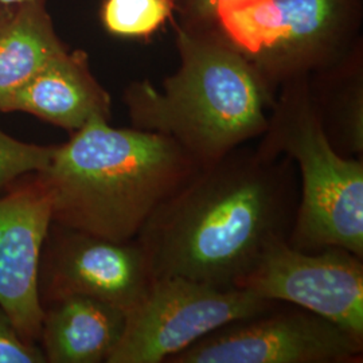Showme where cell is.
<instances>
[{
	"label": "cell",
	"mask_w": 363,
	"mask_h": 363,
	"mask_svg": "<svg viewBox=\"0 0 363 363\" xmlns=\"http://www.w3.org/2000/svg\"><path fill=\"white\" fill-rule=\"evenodd\" d=\"M298 205L294 160L241 145L201 167L156 208L135 240L154 279L181 276L237 288L265 247L288 241Z\"/></svg>",
	"instance_id": "1"
},
{
	"label": "cell",
	"mask_w": 363,
	"mask_h": 363,
	"mask_svg": "<svg viewBox=\"0 0 363 363\" xmlns=\"http://www.w3.org/2000/svg\"><path fill=\"white\" fill-rule=\"evenodd\" d=\"M199 169L166 135L93 118L54 145L35 174L50 196L54 223L124 242Z\"/></svg>",
	"instance_id": "2"
},
{
	"label": "cell",
	"mask_w": 363,
	"mask_h": 363,
	"mask_svg": "<svg viewBox=\"0 0 363 363\" xmlns=\"http://www.w3.org/2000/svg\"><path fill=\"white\" fill-rule=\"evenodd\" d=\"M174 28L178 69L160 86L132 81L123 101L133 128L169 136L206 167L262 136L276 93L217 30Z\"/></svg>",
	"instance_id": "3"
},
{
	"label": "cell",
	"mask_w": 363,
	"mask_h": 363,
	"mask_svg": "<svg viewBox=\"0 0 363 363\" xmlns=\"http://www.w3.org/2000/svg\"><path fill=\"white\" fill-rule=\"evenodd\" d=\"M256 150L268 157L289 156L298 169V213L288 244L306 252L345 247L363 257V157L339 155L328 143L308 76L279 88Z\"/></svg>",
	"instance_id": "4"
},
{
	"label": "cell",
	"mask_w": 363,
	"mask_h": 363,
	"mask_svg": "<svg viewBox=\"0 0 363 363\" xmlns=\"http://www.w3.org/2000/svg\"><path fill=\"white\" fill-rule=\"evenodd\" d=\"M363 0H235L216 30L271 91L337 61L362 37Z\"/></svg>",
	"instance_id": "5"
},
{
	"label": "cell",
	"mask_w": 363,
	"mask_h": 363,
	"mask_svg": "<svg viewBox=\"0 0 363 363\" xmlns=\"http://www.w3.org/2000/svg\"><path fill=\"white\" fill-rule=\"evenodd\" d=\"M277 303L242 288L181 276L157 277L127 313L123 337L106 363H167L222 325L267 311Z\"/></svg>",
	"instance_id": "6"
},
{
	"label": "cell",
	"mask_w": 363,
	"mask_h": 363,
	"mask_svg": "<svg viewBox=\"0 0 363 363\" xmlns=\"http://www.w3.org/2000/svg\"><path fill=\"white\" fill-rule=\"evenodd\" d=\"M363 337L288 303L222 325L167 363H361Z\"/></svg>",
	"instance_id": "7"
},
{
	"label": "cell",
	"mask_w": 363,
	"mask_h": 363,
	"mask_svg": "<svg viewBox=\"0 0 363 363\" xmlns=\"http://www.w3.org/2000/svg\"><path fill=\"white\" fill-rule=\"evenodd\" d=\"M237 288L298 306L363 337V257L345 247L306 252L274 241Z\"/></svg>",
	"instance_id": "8"
},
{
	"label": "cell",
	"mask_w": 363,
	"mask_h": 363,
	"mask_svg": "<svg viewBox=\"0 0 363 363\" xmlns=\"http://www.w3.org/2000/svg\"><path fill=\"white\" fill-rule=\"evenodd\" d=\"M154 280L143 247L136 240L112 241L52 222L39 261L42 304L81 295L128 313Z\"/></svg>",
	"instance_id": "9"
},
{
	"label": "cell",
	"mask_w": 363,
	"mask_h": 363,
	"mask_svg": "<svg viewBox=\"0 0 363 363\" xmlns=\"http://www.w3.org/2000/svg\"><path fill=\"white\" fill-rule=\"evenodd\" d=\"M52 223V201L37 174L0 195V307L35 345L43 318L39 261Z\"/></svg>",
	"instance_id": "10"
},
{
	"label": "cell",
	"mask_w": 363,
	"mask_h": 363,
	"mask_svg": "<svg viewBox=\"0 0 363 363\" xmlns=\"http://www.w3.org/2000/svg\"><path fill=\"white\" fill-rule=\"evenodd\" d=\"M23 112L76 132L93 118H112V97L93 74L89 54L67 49L1 106L0 113Z\"/></svg>",
	"instance_id": "11"
},
{
	"label": "cell",
	"mask_w": 363,
	"mask_h": 363,
	"mask_svg": "<svg viewBox=\"0 0 363 363\" xmlns=\"http://www.w3.org/2000/svg\"><path fill=\"white\" fill-rule=\"evenodd\" d=\"M42 307L38 346L46 363L106 362L125 328L127 312L97 298L67 295Z\"/></svg>",
	"instance_id": "12"
},
{
	"label": "cell",
	"mask_w": 363,
	"mask_h": 363,
	"mask_svg": "<svg viewBox=\"0 0 363 363\" xmlns=\"http://www.w3.org/2000/svg\"><path fill=\"white\" fill-rule=\"evenodd\" d=\"M308 91L328 143L339 155L363 157V38L311 73Z\"/></svg>",
	"instance_id": "13"
},
{
	"label": "cell",
	"mask_w": 363,
	"mask_h": 363,
	"mask_svg": "<svg viewBox=\"0 0 363 363\" xmlns=\"http://www.w3.org/2000/svg\"><path fill=\"white\" fill-rule=\"evenodd\" d=\"M46 4L43 0L21 3L0 26V111L54 57L69 49Z\"/></svg>",
	"instance_id": "14"
},
{
	"label": "cell",
	"mask_w": 363,
	"mask_h": 363,
	"mask_svg": "<svg viewBox=\"0 0 363 363\" xmlns=\"http://www.w3.org/2000/svg\"><path fill=\"white\" fill-rule=\"evenodd\" d=\"M105 31L120 39L150 40L156 33L172 23L174 0H103L99 10Z\"/></svg>",
	"instance_id": "15"
},
{
	"label": "cell",
	"mask_w": 363,
	"mask_h": 363,
	"mask_svg": "<svg viewBox=\"0 0 363 363\" xmlns=\"http://www.w3.org/2000/svg\"><path fill=\"white\" fill-rule=\"evenodd\" d=\"M52 147L21 142L0 128V195L27 175L45 169Z\"/></svg>",
	"instance_id": "16"
},
{
	"label": "cell",
	"mask_w": 363,
	"mask_h": 363,
	"mask_svg": "<svg viewBox=\"0 0 363 363\" xmlns=\"http://www.w3.org/2000/svg\"><path fill=\"white\" fill-rule=\"evenodd\" d=\"M0 363H46L38 345L27 342L0 307Z\"/></svg>",
	"instance_id": "17"
},
{
	"label": "cell",
	"mask_w": 363,
	"mask_h": 363,
	"mask_svg": "<svg viewBox=\"0 0 363 363\" xmlns=\"http://www.w3.org/2000/svg\"><path fill=\"white\" fill-rule=\"evenodd\" d=\"M174 25L191 30H216V18L220 9L235 0H174Z\"/></svg>",
	"instance_id": "18"
},
{
	"label": "cell",
	"mask_w": 363,
	"mask_h": 363,
	"mask_svg": "<svg viewBox=\"0 0 363 363\" xmlns=\"http://www.w3.org/2000/svg\"><path fill=\"white\" fill-rule=\"evenodd\" d=\"M13 7H15V6H9V4H4V3L0 1V26L11 16Z\"/></svg>",
	"instance_id": "19"
},
{
	"label": "cell",
	"mask_w": 363,
	"mask_h": 363,
	"mask_svg": "<svg viewBox=\"0 0 363 363\" xmlns=\"http://www.w3.org/2000/svg\"><path fill=\"white\" fill-rule=\"evenodd\" d=\"M1 3L4 4H9V6H18L21 3H26V1H37V0H0ZM43 1H48V0H43Z\"/></svg>",
	"instance_id": "20"
}]
</instances>
